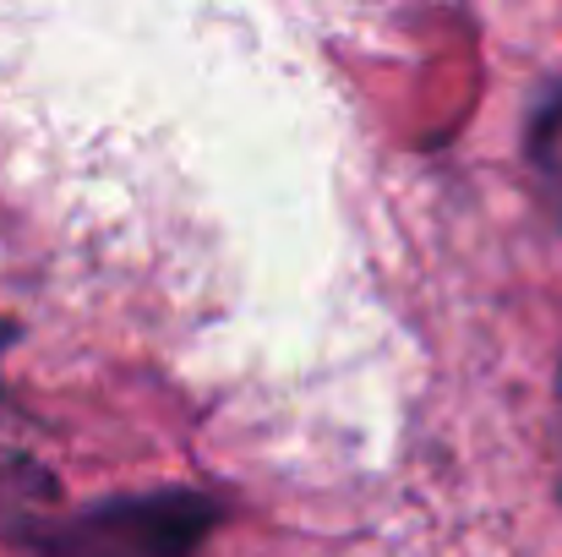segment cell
Returning <instances> with one entry per match:
<instances>
[{
  "label": "cell",
  "instance_id": "6da1fadb",
  "mask_svg": "<svg viewBox=\"0 0 562 557\" xmlns=\"http://www.w3.org/2000/svg\"><path fill=\"white\" fill-rule=\"evenodd\" d=\"M224 520L229 503L207 487H154L33 514L0 542L22 557H196Z\"/></svg>",
  "mask_w": 562,
  "mask_h": 557
},
{
  "label": "cell",
  "instance_id": "7a4b0ae2",
  "mask_svg": "<svg viewBox=\"0 0 562 557\" xmlns=\"http://www.w3.org/2000/svg\"><path fill=\"white\" fill-rule=\"evenodd\" d=\"M49 509H60V481H55L38 459L5 454V459H0V536L16 531V525L33 520V514H49Z\"/></svg>",
  "mask_w": 562,
  "mask_h": 557
},
{
  "label": "cell",
  "instance_id": "3957f363",
  "mask_svg": "<svg viewBox=\"0 0 562 557\" xmlns=\"http://www.w3.org/2000/svg\"><path fill=\"white\" fill-rule=\"evenodd\" d=\"M558 143H562V82L547 93V104L530 115V165L541 170V181L552 191V208L562 219V159H558Z\"/></svg>",
  "mask_w": 562,
  "mask_h": 557
},
{
  "label": "cell",
  "instance_id": "277c9868",
  "mask_svg": "<svg viewBox=\"0 0 562 557\" xmlns=\"http://www.w3.org/2000/svg\"><path fill=\"white\" fill-rule=\"evenodd\" d=\"M552 393H558V498H562V356L552 371Z\"/></svg>",
  "mask_w": 562,
  "mask_h": 557
},
{
  "label": "cell",
  "instance_id": "5b68a950",
  "mask_svg": "<svg viewBox=\"0 0 562 557\" xmlns=\"http://www.w3.org/2000/svg\"><path fill=\"white\" fill-rule=\"evenodd\" d=\"M16 339V323H0V356H5V345Z\"/></svg>",
  "mask_w": 562,
  "mask_h": 557
}]
</instances>
